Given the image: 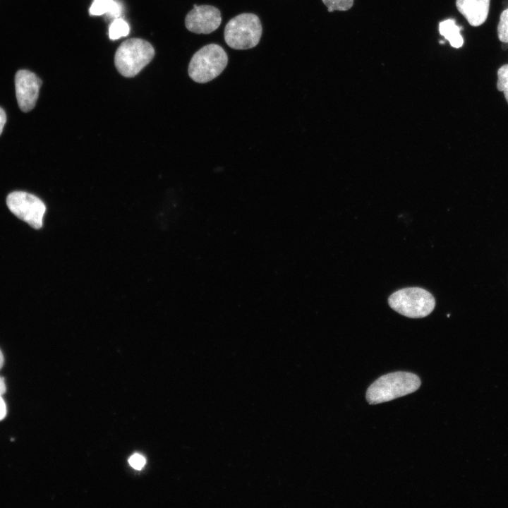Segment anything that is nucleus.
<instances>
[{
	"mask_svg": "<svg viewBox=\"0 0 508 508\" xmlns=\"http://www.w3.org/2000/svg\"><path fill=\"white\" fill-rule=\"evenodd\" d=\"M155 49L147 41L140 38L126 40L121 44L114 56L117 71L124 77L138 75L153 59Z\"/></svg>",
	"mask_w": 508,
	"mask_h": 508,
	"instance_id": "nucleus-2",
	"label": "nucleus"
},
{
	"mask_svg": "<svg viewBox=\"0 0 508 508\" xmlns=\"http://www.w3.org/2000/svg\"><path fill=\"white\" fill-rule=\"evenodd\" d=\"M420 378L409 372H394L384 375L370 385L366 392L369 404H377L391 401L416 391Z\"/></svg>",
	"mask_w": 508,
	"mask_h": 508,
	"instance_id": "nucleus-1",
	"label": "nucleus"
},
{
	"mask_svg": "<svg viewBox=\"0 0 508 508\" xmlns=\"http://www.w3.org/2000/svg\"><path fill=\"white\" fill-rule=\"evenodd\" d=\"M128 463L133 468L140 470L145 466V459L140 454H134L129 458Z\"/></svg>",
	"mask_w": 508,
	"mask_h": 508,
	"instance_id": "nucleus-16",
	"label": "nucleus"
},
{
	"mask_svg": "<svg viewBox=\"0 0 508 508\" xmlns=\"http://www.w3.org/2000/svg\"><path fill=\"white\" fill-rule=\"evenodd\" d=\"M462 27L456 25L454 19L449 18L443 20L439 24V31L450 45L454 48H460L464 44V39L460 33Z\"/></svg>",
	"mask_w": 508,
	"mask_h": 508,
	"instance_id": "nucleus-10",
	"label": "nucleus"
},
{
	"mask_svg": "<svg viewBox=\"0 0 508 508\" xmlns=\"http://www.w3.org/2000/svg\"><path fill=\"white\" fill-rule=\"evenodd\" d=\"M4 361V356H3V353H2L1 351L0 350V369H1V367L3 366Z\"/></svg>",
	"mask_w": 508,
	"mask_h": 508,
	"instance_id": "nucleus-20",
	"label": "nucleus"
},
{
	"mask_svg": "<svg viewBox=\"0 0 508 508\" xmlns=\"http://www.w3.org/2000/svg\"><path fill=\"white\" fill-rule=\"evenodd\" d=\"M6 121V115L4 110L0 107V135L2 133L3 128Z\"/></svg>",
	"mask_w": 508,
	"mask_h": 508,
	"instance_id": "nucleus-18",
	"label": "nucleus"
},
{
	"mask_svg": "<svg viewBox=\"0 0 508 508\" xmlns=\"http://www.w3.org/2000/svg\"><path fill=\"white\" fill-rule=\"evenodd\" d=\"M497 88L504 92L508 103V64L502 66L497 71Z\"/></svg>",
	"mask_w": 508,
	"mask_h": 508,
	"instance_id": "nucleus-13",
	"label": "nucleus"
},
{
	"mask_svg": "<svg viewBox=\"0 0 508 508\" xmlns=\"http://www.w3.org/2000/svg\"><path fill=\"white\" fill-rule=\"evenodd\" d=\"M6 387L5 385V382L3 377L0 376V393L1 394H4L6 392Z\"/></svg>",
	"mask_w": 508,
	"mask_h": 508,
	"instance_id": "nucleus-19",
	"label": "nucleus"
},
{
	"mask_svg": "<svg viewBox=\"0 0 508 508\" xmlns=\"http://www.w3.org/2000/svg\"><path fill=\"white\" fill-rule=\"evenodd\" d=\"M222 16L220 11L210 5H193L185 18L188 30L197 34H210L220 25Z\"/></svg>",
	"mask_w": 508,
	"mask_h": 508,
	"instance_id": "nucleus-7",
	"label": "nucleus"
},
{
	"mask_svg": "<svg viewBox=\"0 0 508 508\" xmlns=\"http://www.w3.org/2000/svg\"><path fill=\"white\" fill-rule=\"evenodd\" d=\"M324 4L327 7L329 12L334 11H346L350 9L353 4V0H322Z\"/></svg>",
	"mask_w": 508,
	"mask_h": 508,
	"instance_id": "nucleus-15",
	"label": "nucleus"
},
{
	"mask_svg": "<svg viewBox=\"0 0 508 508\" xmlns=\"http://www.w3.org/2000/svg\"><path fill=\"white\" fill-rule=\"evenodd\" d=\"M262 32L259 18L254 13H243L231 18L224 28V40L234 49H248L260 42Z\"/></svg>",
	"mask_w": 508,
	"mask_h": 508,
	"instance_id": "nucleus-4",
	"label": "nucleus"
},
{
	"mask_svg": "<svg viewBox=\"0 0 508 508\" xmlns=\"http://www.w3.org/2000/svg\"><path fill=\"white\" fill-rule=\"evenodd\" d=\"M389 306L399 314L421 318L432 313L435 306L433 296L420 287H408L394 292L388 298Z\"/></svg>",
	"mask_w": 508,
	"mask_h": 508,
	"instance_id": "nucleus-5",
	"label": "nucleus"
},
{
	"mask_svg": "<svg viewBox=\"0 0 508 508\" xmlns=\"http://www.w3.org/2000/svg\"><path fill=\"white\" fill-rule=\"evenodd\" d=\"M490 2V0H456V6L468 23L477 27L486 20Z\"/></svg>",
	"mask_w": 508,
	"mask_h": 508,
	"instance_id": "nucleus-9",
	"label": "nucleus"
},
{
	"mask_svg": "<svg viewBox=\"0 0 508 508\" xmlns=\"http://www.w3.org/2000/svg\"><path fill=\"white\" fill-rule=\"evenodd\" d=\"M497 35L501 42L508 43V8L500 14L497 25Z\"/></svg>",
	"mask_w": 508,
	"mask_h": 508,
	"instance_id": "nucleus-14",
	"label": "nucleus"
},
{
	"mask_svg": "<svg viewBox=\"0 0 508 508\" xmlns=\"http://www.w3.org/2000/svg\"><path fill=\"white\" fill-rule=\"evenodd\" d=\"M227 63V54L220 45L207 44L192 56L188 65V75L193 81L205 83L219 75Z\"/></svg>",
	"mask_w": 508,
	"mask_h": 508,
	"instance_id": "nucleus-3",
	"label": "nucleus"
},
{
	"mask_svg": "<svg viewBox=\"0 0 508 508\" xmlns=\"http://www.w3.org/2000/svg\"><path fill=\"white\" fill-rule=\"evenodd\" d=\"M129 31L128 24L123 19L117 18L109 26V36L111 40H114L127 36Z\"/></svg>",
	"mask_w": 508,
	"mask_h": 508,
	"instance_id": "nucleus-12",
	"label": "nucleus"
},
{
	"mask_svg": "<svg viewBox=\"0 0 508 508\" xmlns=\"http://www.w3.org/2000/svg\"><path fill=\"white\" fill-rule=\"evenodd\" d=\"M42 85L41 79L28 70H19L15 76L16 95L20 109L28 112L36 104Z\"/></svg>",
	"mask_w": 508,
	"mask_h": 508,
	"instance_id": "nucleus-8",
	"label": "nucleus"
},
{
	"mask_svg": "<svg viewBox=\"0 0 508 508\" xmlns=\"http://www.w3.org/2000/svg\"><path fill=\"white\" fill-rule=\"evenodd\" d=\"M2 395L3 394L0 393V421L3 420L6 417L7 412L6 405L2 398Z\"/></svg>",
	"mask_w": 508,
	"mask_h": 508,
	"instance_id": "nucleus-17",
	"label": "nucleus"
},
{
	"mask_svg": "<svg viewBox=\"0 0 508 508\" xmlns=\"http://www.w3.org/2000/svg\"><path fill=\"white\" fill-rule=\"evenodd\" d=\"M6 205L13 214L32 228L38 229L42 226L46 206L37 196L24 191H14L7 196Z\"/></svg>",
	"mask_w": 508,
	"mask_h": 508,
	"instance_id": "nucleus-6",
	"label": "nucleus"
},
{
	"mask_svg": "<svg viewBox=\"0 0 508 508\" xmlns=\"http://www.w3.org/2000/svg\"><path fill=\"white\" fill-rule=\"evenodd\" d=\"M121 7L114 0H94L89 13L92 16H100L108 13L110 17L116 18L121 14Z\"/></svg>",
	"mask_w": 508,
	"mask_h": 508,
	"instance_id": "nucleus-11",
	"label": "nucleus"
}]
</instances>
